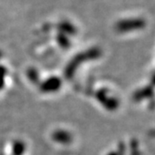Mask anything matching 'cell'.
I'll use <instances>...</instances> for the list:
<instances>
[{"mask_svg":"<svg viewBox=\"0 0 155 155\" xmlns=\"http://www.w3.org/2000/svg\"><path fill=\"white\" fill-rule=\"evenodd\" d=\"M145 22L140 18H132L126 19L119 22L116 25V28L119 31H130L134 29H138L144 27Z\"/></svg>","mask_w":155,"mask_h":155,"instance_id":"1","label":"cell"}]
</instances>
